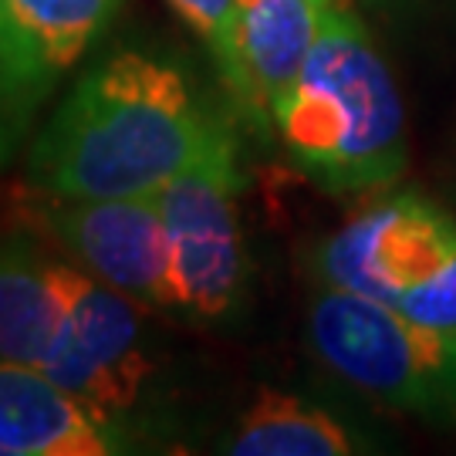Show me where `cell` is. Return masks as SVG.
I'll return each mask as SVG.
<instances>
[{"mask_svg":"<svg viewBox=\"0 0 456 456\" xmlns=\"http://www.w3.org/2000/svg\"><path fill=\"white\" fill-rule=\"evenodd\" d=\"M227 139L180 68L118 51L88 68L34 135L28 183L48 196H142Z\"/></svg>","mask_w":456,"mask_h":456,"instance_id":"cell-1","label":"cell"},{"mask_svg":"<svg viewBox=\"0 0 456 456\" xmlns=\"http://www.w3.org/2000/svg\"><path fill=\"white\" fill-rule=\"evenodd\" d=\"M284 142L328 190H375L406 169V115L359 17L322 11L308 61L274 105Z\"/></svg>","mask_w":456,"mask_h":456,"instance_id":"cell-2","label":"cell"},{"mask_svg":"<svg viewBox=\"0 0 456 456\" xmlns=\"http://www.w3.org/2000/svg\"><path fill=\"white\" fill-rule=\"evenodd\" d=\"M311 342L352 386L395 406H426L450 389L456 345L365 294L328 288L311 305Z\"/></svg>","mask_w":456,"mask_h":456,"instance_id":"cell-3","label":"cell"},{"mask_svg":"<svg viewBox=\"0 0 456 456\" xmlns=\"http://www.w3.org/2000/svg\"><path fill=\"white\" fill-rule=\"evenodd\" d=\"M237 166L230 135L159 190L176 308L200 318L230 311L244 281L237 224Z\"/></svg>","mask_w":456,"mask_h":456,"instance_id":"cell-4","label":"cell"},{"mask_svg":"<svg viewBox=\"0 0 456 456\" xmlns=\"http://www.w3.org/2000/svg\"><path fill=\"white\" fill-rule=\"evenodd\" d=\"M118 0H0V163L112 24Z\"/></svg>","mask_w":456,"mask_h":456,"instance_id":"cell-5","label":"cell"},{"mask_svg":"<svg viewBox=\"0 0 456 456\" xmlns=\"http://www.w3.org/2000/svg\"><path fill=\"white\" fill-rule=\"evenodd\" d=\"M41 196V224L82 271L139 305L176 308L159 190L112 200Z\"/></svg>","mask_w":456,"mask_h":456,"instance_id":"cell-6","label":"cell"},{"mask_svg":"<svg viewBox=\"0 0 456 456\" xmlns=\"http://www.w3.org/2000/svg\"><path fill=\"white\" fill-rule=\"evenodd\" d=\"M456 254L453 220L419 196H392L348 220L318 254V267L331 288L365 294L382 305L409 284L433 274Z\"/></svg>","mask_w":456,"mask_h":456,"instance_id":"cell-7","label":"cell"},{"mask_svg":"<svg viewBox=\"0 0 456 456\" xmlns=\"http://www.w3.org/2000/svg\"><path fill=\"white\" fill-rule=\"evenodd\" d=\"M115 450L109 419L41 369L0 362V456H109Z\"/></svg>","mask_w":456,"mask_h":456,"instance_id":"cell-8","label":"cell"},{"mask_svg":"<svg viewBox=\"0 0 456 456\" xmlns=\"http://www.w3.org/2000/svg\"><path fill=\"white\" fill-rule=\"evenodd\" d=\"M51 277L61 297L68 331L85 348V355L112 379L122 403L132 406L149 375L132 297L102 284L82 267H71L54 257H51Z\"/></svg>","mask_w":456,"mask_h":456,"instance_id":"cell-9","label":"cell"},{"mask_svg":"<svg viewBox=\"0 0 456 456\" xmlns=\"http://www.w3.org/2000/svg\"><path fill=\"white\" fill-rule=\"evenodd\" d=\"M322 28V7L311 0H240L237 95L254 109H271L288 95L308 61Z\"/></svg>","mask_w":456,"mask_h":456,"instance_id":"cell-10","label":"cell"},{"mask_svg":"<svg viewBox=\"0 0 456 456\" xmlns=\"http://www.w3.org/2000/svg\"><path fill=\"white\" fill-rule=\"evenodd\" d=\"M61 331L51 257L28 240H0V362L41 369Z\"/></svg>","mask_w":456,"mask_h":456,"instance_id":"cell-11","label":"cell"},{"mask_svg":"<svg viewBox=\"0 0 456 456\" xmlns=\"http://www.w3.org/2000/svg\"><path fill=\"white\" fill-rule=\"evenodd\" d=\"M227 450L237 456H345L352 453V440L325 409L261 389Z\"/></svg>","mask_w":456,"mask_h":456,"instance_id":"cell-12","label":"cell"},{"mask_svg":"<svg viewBox=\"0 0 456 456\" xmlns=\"http://www.w3.org/2000/svg\"><path fill=\"white\" fill-rule=\"evenodd\" d=\"M392 308L419 328H429L433 335L456 345V254L433 274L409 284Z\"/></svg>","mask_w":456,"mask_h":456,"instance_id":"cell-13","label":"cell"},{"mask_svg":"<svg viewBox=\"0 0 456 456\" xmlns=\"http://www.w3.org/2000/svg\"><path fill=\"white\" fill-rule=\"evenodd\" d=\"M180 17L200 37L210 41L220 71L237 92L240 85V58H237V20H240V0H169Z\"/></svg>","mask_w":456,"mask_h":456,"instance_id":"cell-14","label":"cell"},{"mask_svg":"<svg viewBox=\"0 0 456 456\" xmlns=\"http://www.w3.org/2000/svg\"><path fill=\"white\" fill-rule=\"evenodd\" d=\"M314 7H322V11H328V7H338V0H311Z\"/></svg>","mask_w":456,"mask_h":456,"instance_id":"cell-15","label":"cell"}]
</instances>
